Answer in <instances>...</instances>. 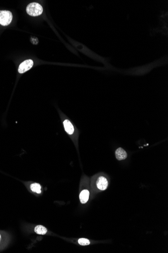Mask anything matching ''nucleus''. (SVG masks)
Masks as SVG:
<instances>
[{
	"label": "nucleus",
	"mask_w": 168,
	"mask_h": 253,
	"mask_svg": "<svg viewBox=\"0 0 168 253\" xmlns=\"http://www.w3.org/2000/svg\"><path fill=\"white\" fill-rule=\"evenodd\" d=\"M2 240V235L1 234H0V243H1V241Z\"/></svg>",
	"instance_id": "11"
},
{
	"label": "nucleus",
	"mask_w": 168,
	"mask_h": 253,
	"mask_svg": "<svg viewBox=\"0 0 168 253\" xmlns=\"http://www.w3.org/2000/svg\"><path fill=\"white\" fill-rule=\"evenodd\" d=\"M96 183L98 188L101 191L106 190L108 186V181L103 176H100L98 178Z\"/></svg>",
	"instance_id": "4"
},
{
	"label": "nucleus",
	"mask_w": 168,
	"mask_h": 253,
	"mask_svg": "<svg viewBox=\"0 0 168 253\" xmlns=\"http://www.w3.org/2000/svg\"><path fill=\"white\" fill-rule=\"evenodd\" d=\"M35 233L40 235H44L48 232L46 227L43 225H37L34 229Z\"/></svg>",
	"instance_id": "8"
},
{
	"label": "nucleus",
	"mask_w": 168,
	"mask_h": 253,
	"mask_svg": "<svg viewBox=\"0 0 168 253\" xmlns=\"http://www.w3.org/2000/svg\"><path fill=\"white\" fill-rule=\"evenodd\" d=\"M116 157L117 160H122L125 159L127 157V154L123 148H118L115 151Z\"/></svg>",
	"instance_id": "6"
},
{
	"label": "nucleus",
	"mask_w": 168,
	"mask_h": 253,
	"mask_svg": "<svg viewBox=\"0 0 168 253\" xmlns=\"http://www.w3.org/2000/svg\"><path fill=\"white\" fill-rule=\"evenodd\" d=\"M26 12L31 16H38L43 13V7L40 4L36 2L30 3L26 8Z\"/></svg>",
	"instance_id": "1"
},
{
	"label": "nucleus",
	"mask_w": 168,
	"mask_h": 253,
	"mask_svg": "<svg viewBox=\"0 0 168 253\" xmlns=\"http://www.w3.org/2000/svg\"><path fill=\"white\" fill-rule=\"evenodd\" d=\"M13 19V15L10 11L0 10V24L7 26L11 24Z\"/></svg>",
	"instance_id": "2"
},
{
	"label": "nucleus",
	"mask_w": 168,
	"mask_h": 253,
	"mask_svg": "<svg viewBox=\"0 0 168 253\" xmlns=\"http://www.w3.org/2000/svg\"><path fill=\"white\" fill-rule=\"evenodd\" d=\"M89 191L87 190H84L81 191L80 195V200L81 203L85 204L87 202L89 198Z\"/></svg>",
	"instance_id": "7"
},
{
	"label": "nucleus",
	"mask_w": 168,
	"mask_h": 253,
	"mask_svg": "<svg viewBox=\"0 0 168 253\" xmlns=\"http://www.w3.org/2000/svg\"><path fill=\"white\" fill-rule=\"evenodd\" d=\"M33 66V61L32 60H26L20 65L18 68V73L22 74L28 71Z\"/></svg>",
	"instance_id": "3"
},
{
	"label": "nucleus",
	"mask_w": 168,
	"mask_h": 253,
	"mask_svg": "<svg viewBox=\"0 0 168 253\" xmlns=\"http://www.w3.org/2000/svg\"><path fill=\"white\" fill-rule=\"evenodd\" d=\"M78 243L80 245H87L90 244V241L88 239L82 238V239H80L79 240Z\"/></svg>",
	"instance_id": "10"
},
{
	"label": "nucleus",
	"mask_w": 168,
	"mask_h": 253,
	"mask_svg": "<svg viewBox=\"0 0 168 253\" xmlns=\"http://www.w3.org/2000/svg\"><path fill=\"white\" fill-rule=\"evenodd\" d=\"M64 129L69 135H72L74 133V128L73 125L68 119H65L63 122Z\"/></svg>",
	"instance_id": "5"
},
{
	"label": "nucleus",
	"mask_w": 168,
	"mask_h": 253,
	"mask_svg": "<svg viewBox=\"0 0 168 253\" xmlns=\"http://www.w3.org/2000/svg\"><path fill=\"white\" fill-rule=\"evenodd\" d=\"M30 188L32 191L36 192L37 194H40L41 192V186L39 183H32L30 185Z\"/></svg>",
	"instance_id": "9"
}]
</instances>
